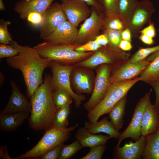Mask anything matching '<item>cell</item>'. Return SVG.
I'll use <instances>...</instances> for the list:
<instances>
[{
  "label": "cell",
  "instance_id": "obj_1",
  "mask_svg": "<svg viewBox=\"0 0 159 159\" xmlns=\"http://www.w3.org/2000/svg\"><path fill=\"white\" fill-rule=\"evenodd\" d=\"M11 45L17 49L19 54L7 58L6 62L10 67L21 71L26 88V95L31 99L42 83L44 71L49 67L52 61L42 57L34 47L21 46L13 40Z\"/></svg>",
  "mask_w": 159,
  "mask_h": 159
},
{
  "label": "cell",
  "instance_id": "obj_2",
  "mask_svg": "<svg viewBox=\"0 0 159 159\" xmlns=\"http://www.w3.org/2000/svg\"><path fill=\"white\" fill-rule=\"evenodd\" d=\"M80 45L56 44L44 41L34 47L43 57L64 65H74L87 59L95 52H79Z\"/></svg>",
  "mask_w": 159,
  "mask_h": 159
},
{
  "label": "cell",
  "instance_id": "obj_3",
  "mask_svg": "<svg viewBox=\"0 0 159 159\" xmlns=\"http://www.w3.org/2000/svg\"><path fill=\"white\" fill-rule=\"evenodd\" d=\"M140 81V77H137L130 80L111 83L102 100L88 112L87 117L89 121L94 122L97 121L102 115L108 113L117 103L127 95L130 88Z\"/></svg>",
  "mask_w": 159,
  "mask_h": 159
},
{
  "label": "cell",
  "instance_id": "obj_4",
  "mask_svg": "<svg viewBox=\"0 0 159 159\" xmlns=\"http://www.w3.org/2000/svg\"><path fill=\"white\" fill-rule=\"evenodd\" d=\"M78 125L77 124L73 126L64 129L52 127L48 129L34 147L13 159H38L46 152L68 140L71 132Z\"/></svg>",
  "mask_w": 159,
  "mask_h": 159
},
{
  "label": "cell",
  "instance_id": "obj_5",
  "mask_svg": "<svg viewBox=\"0 0 159 159\" xmlns=\"http://www.w3.org/2000/svg\"><path fill=\"white\" fill-rule=\"evenodd\" d=\"M32 110L29 118V125L35 130H46L53 127L57 110L53 100L46 98L31 99Z\"/></svg>",
  "mask_w": 159,
  "mask_h": 159
},
{
  "label": "cell",
  "instance_id": "obj_6",
  "mask_svg": "<svg viewBox=\"0 0 159 159\" xmlns=\"http://www.w3.org/2000/svg\"><path fill=\"white\" fill-rule=\"evenodd\" d=\"M130 54L108 45L102 46L85 60L74 65L94 69L104 64H116L127 60Z\"/></svg>",
  "mask_w": 159,
  "mask_h": 159
},
{
  "label": "cell",
  "instance_id": "obj_7",
  "mask_svg": "<svg viewBox=\"0 0 159 159\" xmlns=\"http://www.w3.org/2000/svg\"><path fill=\"white\" fill-rule=\"evenodd\" d=\"M74 65H64L54 61H51L49 67L52 73L51 83L53 90L62 88L68 92L72 96L76 108L80 107L85 96L74 92L70 82V75Z\"/></svg>",
  "mask_w": 159,
  "mask_h": 159
},
{
  "label": "cell",
  "instance_id": "obj_8",
  "mask_svg": "<svg viewBox=\"0 0 159 159\" xmlns=\"http://www.w3.org/2000/svg\"><path fill=\"white\" fill-rule=\"evenodd\" d=\"M111 65L104 64L99 66L96 71L93 90L88 100L84 105L85 109L90 111L102 100L111 84L110 74Z\"/></svg>",
  "mask_w": 159,
  "mask_h": 159
},
{
  "label": "cell",
  "instance_id": "obj_9",
  "mask_svg": "<svg viewBox=\"0 0 159 159\" xmlns=\"http://www.w3.org/2000/svg\"><path fill=\"white\" fill-rule=\"evenodd\" d=\"M152 91L151 89L146 93L137 103L134 110L133 116L129 125L121 133L117 145L120 146L122 141L128 138L136 141L141 136V123L143 116L146 108L151 102L150 95Z\"/></svg>",
  "mask_w": 159,
  "mask_h": 159
},
{
  "label": "cell",
  "instance_id": "obj_10",
  "mask_svg": "<svg viewBox=\"0 0 159 159\" xmlns=\"http://www.w3.org/2000/svg\"><path fill=\"white\" fill-rule=\"evenodd\" d=\"M127 60L116 64V67H114L113 70L111 69V83L117 81L130 80L138 77L151 62L146 59L136 62H130Z\"/></svg>",
  "mask_w": 159,
  "mask_h": 159
},
{
  "label": "cell",
  "instance_id": "obj_11",
  "mask_svg": "<svg viewBox=\"0 0 159 159\" xmlns=\"http://www.w3.org/2000/svg\"><path fill=\"white\" fill-rule=\"evenodd\" d=\"M155 11L153 4L149 0L138 1L127 26L132 37H138L143 27L150 22L152 16Z\"/></svg>",
  "mask_w": 159,
  "mask_h": 159
},
{
  "label": "cell",
  "instance_id": "obj_12",
  "mask_svg": "<svg viewBox=\"0 0 159 159\" xmlns=\"http://www.w3.org/2000/svg\"><path fill=\"white\" fill-rule=\"evenodd\" d=\"M39 29V37L43 39L49 35L63 22L67 20L61 4L52 3L43 14Z\"/></svg>",
  "mask_w": 159,
  "mask_h": 159
},
{
  "label": "cell",
  "instance_id": "obj_13",
  "mask_svg": "<svg viewBox=\"0 0 159 159\" xmlns=\"http://www.w3.org/2000/svg\"><path fill=\"white\" fill-rule=\"evenodd\" d=\"M91 7L90 16L85 20L78 30L76 42L78 45L94 40L104 27V19L98 14V11L95 8Z\"/></svg>",
  "mask_w": 159,
  "mask_h": 159
},
{
  "label": "cell",
  "instance_id": "obj_14",
  "mask_svg": "<svg viewBox=\"0 0 159 159\" xmlns=\"http://www.w3.org/2000/svg\"><path fill=\"white\" fill-rule=\"evenodd\" d=\"M89 68L74 65L70 75L72 88L78 94H92L95 81L93 72Z\"/></svg>",
  "mask_w": 159,
  "mask_h": 159
},
{
  "label": "cell",
  "instance_id": "obj_15",
  "mask_svg": "<svg viewBox=\"0 0 159 159\" xmlns=\"http://www.w3.org/2000/svg\"><path fill=\"white\" fill-rule=\"evenodd\" d=\"M62 8L67 20L77 27L90 15L89 5L81 0H60Z\"/></svg>",
  "mask_w": 159,
  "mask_h": 159
},
{
  "label": "cell",
  "instance_id": "obj_16",
  "mask_svg": "<svg viewBox=\"0 0 159 159\" xmlns=\"http://www.w3.org/2000/svg\"><path fill=\"white\" fill-rule=\"evenodd\" d=\"M78 31L77 27L67 20L43 39L54 44L77 45L76 42Z\"/></svg>",
  "mask_w": 159,
  "mask_h": 159
},
{
  "label": "cell",
  "instance_id": "obj_17",
  "mask_svg": "<svg viewBox=\"0 0 159 159\" xmlns=\"http://www.w3.org/2000/svg\"><path fill=\"white\" fill-rule=\"evenodd\" d=\"M146 143L145 137L141 136L135 142L126 143L122 147L116 145L112 157L115 159H140L142 158Z\"/></svg>",
  "mask_w": 159,
  "mask_h": 159
},
{
  "label": "cell",
  "instance_id": "obj_18",
  "mask_svg": "<svg viewBox=\"0 0 159 159\" xmlns=\"http://www.w3.org/2000/svg\"><path fill=\"white\" fill-rule=\"evenodd\" d=\"M54 0H21L16 2L13 10L19 18L26 20L28 15L32 12L43 13Z\"/></svg>",
  "mask_w": 159,
  "mask_h": 159
},
{
  "label": "cell",
  "instance_id": "obj_19",
  "mask_svg": "<svg viewBox=\"0 0 159 159\" xmlns=\"http://www.w3.org/2000/svg\"><path fill=\"white\" fill-rule=\"evenodd\" d=\"M12 90L8 102L5 108L1 111L0 115L13 112H26L31 113V102L19 90L14 81H10Z\"/></svg>",
  "mask_w": 159,
  "mask_h": 159
},
{
  "label": "cell",
  "instance_id": "obj_20",
  "mask_svg": "<svg viewBox=\"0 0 159 159\" xmlns=\"http://www.w3.org/2000/svg\"><path fill=\"white\" fill-rule=\"evenodd\" d=\"M159 128V115L155 105L150 103L144 112L141 123V135L146 137Z\"/></svg>",
  "mask_w": 159,
  "mask_h": 159
},
{
  "label": "cell",
  "instance_id": "obj_21",
  "mask_svg": "<svg viewBox=\"0 0 159 159\" xmlns=\"http://www.w3.org/2000/svg\"><path fill=\"white\" fill-rule=\"evenodd\" d=\"M75 138L83 147L91 148L95 146L105 145L107 140L111 138L109 135H96L85 127L80 128L77 132Z\"/></svg>",
  "mask_w": 159,
  "mask_h": 159
},
{
  "label": "cell",
  "instance_id": "obj_22",
  "mask_svg": "<svg viewBox=\"0 0 159 159\" xmlns=\"http://www.w3.org/2000/svg\"><path fill=\"white\" fill-rule=\"evenodd\" d=\"M29 112H9L0 115V128L4 131H12L21 125L29 116Z\"/></svg>",
  "mask_w": 159,
  "mask_h": 159
},
{
  "label": "cell",
  "instance_id": "obj_23",
  "mask_svg": "<svg viewBox=\"0 0 159 159\" xmlns=\"http://www.w3.org/2000/svg\"><path fill=\"white\" fill-rule=\"evenodd\" d=\"M84 125L85 127L94 134L103 132L109 135L111 138L118 139L121 133L114 128L111 122L108 120L106 117L98 122L85 121Z\"/></svg>",
  "mask_w": 159,
  "mask_h": 159
},
{
  "label": "cell",
  "instance_id": "obj_24",
  "mask_svg": "<svg viewBox=\"0 0 159 159\" xmlns=\"http://www.w3.org/2000/svg\"><path fill=\"white\" fill-rule=\"evenodd\" d=\"M127 98L126 95L123 97L108 113L110 121L114 128L118 131L121 128L123 124V117L125 114Z\"/></svg>",
  "mask_w": 159,
  "mask_h": 159
},
{
  "label": "cell",
  "instance_id": "obj_25",
  "mask_svg": "<svg viewBox=\"0 0 159 159\" xmlns=\"http://www.w3.org/2000/svg\"><path fill=\"white\" fill-rule=\"evenodd\" d=\"M145 137L146 143L142 158L159 159V128Z\"/></svg>",
  "mask_w": 159,
  "mask_h": 159
},
{
  "label": "cell",
  "instance_id": "obj_26",
  "mask_svg": "<svg viewBox=\"0 0 159 159\" xmlns=\"http://www.w3.org/2000/svg\"><path fill=\"white\" fill-rule=\"evenodd\" d=\"M139 1L138 0H119V15L127 26Z\"/></svg>",
  "mask_w": 159,
  "mask_h": 159
},
{
  "label": "cell",
  "instance_id": "obj_27",
  "mask_svg": "<svg viewBox=\"0 0 159 159\" xmlns=\"http://www.w3.org/2000/svg\"><path fill=\"white\" fill-rule=\"evenodd\" d=\"M139 77L140 81L147 83L159 80V56L150 62Z\"/></svg>",
  "mask_w": 159,
  "mask_h": 159
},
{
  "label": "cell",
  "instance_id": "obj_28",
  "mask_svg": "<svg viewBox=\"0 0 159 159\" xmlns=\"http://www.w3.org/2000/svg\"><path fill=\"white\" fill-rule=\"evenodd\" d=\"M53 90V100L57 109L70 105L73 99L68 92L61 88Z\"/></svg>",
  "mask_w": 159,
  "mask_h": 159
},
{
  "label": "cell",
  "instance_id": "obj_29",
  "mask_svg": "<svg viewBox=\"0 0 159 159\" xmlns=\"http://www.w3.org/2000/svg\"><path fill=\"white\" fill-rule=\"evenodd\" d=\"M70 112V105L57 109L54 117L53 127L59 129L67 128Z\"/></svg>",
  "mask_w": 159,
  "mask_h": 159
},
{
  "label": "cell",
  "instance_id": "obj_30",
  "mask_svg": "<svg viewBox=\"0 0 159 159\" xmlns=\"http://www.w3.org/2000/svg\"><path fill=\"white\" fill-rule=\"evenodd\" d=\"M83 148V147L77 140L69 145H64L61 150L58 159L69 158Z\"/></svg>",
  "mask_w": 159,
  "mask_h": 159
},
{
  "label": "cell",
  "instance_id": "obj_31",
  "mask_svg": "<svg viewBox=\"0 0 159 159\" xmlns=\"http://www.w3.org/2000/svg\"><path fill=\"white\" fill-rule=\"evenodd\" d=\"M104 27L105 29L123 31L127 28V25L119 16L106 17L104 19Z\"/></svg>",
  "mask_w": 159,
  "mask_h": 159
},
{
  "label": "cell",
  "instance_id": "obj_32",
  "mask_svg": "<svg viewBox=\"0 0 159 159\" xmlns=\"http://www.w3.org/2000/svg\"><path fill=\"white\" fill-rule=\"evenodd\" d=\"M158 50L159 45L151 47L141 48L127 60L130 62H136L143 60Z\"/></svg>",
  "mask_w": 159,
  "mask_h": 159
},
{
  "label": "cell",
  "instance_id": "obj_33",
  "mask_svg": "<svg viewBox=\"0 0 159 159\" xmlns=\"http://www.w3.org/2000/svg\"><path fill=\"white\" fill-rule=\"evenodd\" d=\"M119 0H103L102 5L107 17L119 16Z\"/></svg>",
  "mask_w": 159,
  "mask_h": 159
},
{
  "label": "cell",
  "instance_id": "obj_34",
  "mask_svg": "<svg viewBox=\"0 0 159 159\" xmlns=\"http://www.w3.org/2000/svg\"><path fill=\"white\" fill-rule=\"evenodd\" d=\"M122 31L105 29L104 34L107 36L109 42L108 45L117 49H120L119 45L122 38Z\"/></svg>",
  "mask_w": 159,
  "mask_h": 159
},
{
  "label": "cell",
  "instance_id": "obj_35",
  "mask_svg": "<svg viewBox=\"0 0 159 159\" xmlns=\"http://www.w3.org/2000/svg\"><path fill=\"white\" fill-rule=\"evenodd\" d=\"M11 24L9 21H5L1 19L0 20V44H11L13 41L11 36L9 32L8 26Z\"/></svg>",
  "mask_w": 159,
  "mask_h": 159
},
{
  "label": "cell",
  "instance_id": "obj_36",
  "mask_svg": "<svg viewBox=\"0 0 159 159\" xmlns=\"http://www.w3.org/2000/svg\"><path fill=\"white\" fill-rule=\"evenodd\" d=\"M106 149L105 145L95 146L90 148L89 153L80 159H101Z\"/></svg>",
  "mask_w": 159,
  "mask_h": 159
},
{
  "label": "cell",
  "instance_id": "obj_37",
  "mask_svg": "<svg viewBox=\"0 0 159 159\" xmlns=\"http://www.w3.org/2000/svg\"><path fill=\"white\" fill-rule=\"evenodd\" d=\"M19 54L17 49L11 44H0V58L14 57Z\"/></svg>",
  "mask_w": 159,
  "mask_h": 159
},
{
  "label": "cell",
  "instance_id": "obj_38",
  "mask_svg": "<svg viewBox=\"0 0 159 159\" xmlns=\"http://www.w3.org/2000/svg\"><path fill=\"white\" fill-rule=\"evenodd\" d=\"M102 47L94 40H92L77 46L75 49V50L77 52H95Z\"/></svg>",
  "mask_w": 159,
  "mask_h": 159
},
{
  "label": "cell",
  "instance_id": "obj_39",
  "mask_svg": "<svg viewBox=\"0 0 159 159\" xmlns=\"http://www.w3.org/2000/svg\"><path fill=\"white\" fill-rule=\"evenodd\" d=\"M64 143H61L54 148L43 154L38 159H58Z\"/></svg>",
  "mask_w": 159,
  "mask_h": 159
},
{
  "label": "cell",
  "instance_id": "obj_40",
  "mask_svg": "<svg viewBox=\"0 0 159 159\" xmlns=\"http://www.w3.org/2000/svg\"><path fill=\"white\" fill-rule=\"evenodd\" d=\"M43 14L32 12L29 14L26 20L31 24L35 26H40L43 21Z\"/></svg>",
  "mask_w": 159,
  "mask_h": 159
},
{
  "label": "cell",
  "instance_id": "obj_41",
  "mask_svg": "<svg viewBox=\"0 0 159 159\" xmlns=\"http://www.w3.org/2000/svg\"><path fill=\"white\" fill-rule=\"evenodd\" d=\"M140 32L153 38L156 35L155 29L153 23L150 22L149 25L141 30Z\"/></svg>",
  "mask_w": 159,
  "mask_h": 159
},
{
  "label": "cell",
  "instance_id": "obj_42",
  "mask_svg": "<svg viewBox=\"0 0 159 159\" xmlns=\"http://www.w3.org/2000/svg\"><path fill=\"white\" fill-rule=\"evenodd\" d=\"M153 88L155 93V105L158 108L159 103V80L148 83Z\"/></svg>",
  "mask_w": 159,
  "mask_h": 159
},
{
  "label": "cell",
  "instance_id": "obj_43",
  "mask_svg": "<svg viewBox=\"0 0 159 159\" xmlns=\"http://www.w3.org/2000/svg\"><path fill=\"white\" fill-rule=\"evenodd\" d=\"M87 4L89 6L95 8L98 12L103 10L102 6L97 0H81Z\"/></svg>",
  "mask_w": 159,
  "mask_h": 159
},
{
  "label": "cell",
  "instance_id": "obj_44",
  "mask_svg": "<svg viewBox=\"0 0 159 159\" xmlns=\"http://www.w3.org/2000/svg\"><path fill=\"white\" fill-rule=\"evenodd\" d=\"M94 40L102 46H106L109 43L108 39L106 35L104 34L98 35Z\"/></svg>",
  "mask_w": 159,
  "mask_h": 159
},
{
  "label": "cell",
  "instance_id": "obj_45",
  "mask_svg": "<svg viewBox=\"0 0 159 159\" xmlns=\"http://www.w3.org/2000/svg\"><path fill=\"white\" fill-rule=\"evenodd\" d=\"M119 48L124 51H130L132 48L131 42L122 39L119 45Z\"/></svg>",
  "mask_w": 159,
  "mask_h": 159
},
{
  "label": "cell",
  "instance_id": "obj_46",
  "mask_svg": "<svg viewBox=\"0 0 159 159\" xmlns=\"http://www.w3.org/2000/svg\"><path fill=\"white\" fill-rule=\"evenodd\" d=\"M0 158L12 159L9 156L6 145L1 146L0 148Z\"/></svg>",
  "mask_w": 159,
  "mask_h": 159
},
{
  "label": "cell",
  "instance_id": "obj_47",
  "mask_svg": "<svg viewBox=\"0 0 159 159\" xmlns=\"http://www.w3.org/2000/svg\"><path fill=\"white\" fill-rule=\"evenodd\" d=\"M139 38L143 43L148 45H152L154 43L153 38L143 34L141 33Z\"/></svg>",
  "mask_w": 159,
  "mask_h": 159
},
{
  "label": "cell",
  "instance_id": "obj_48",
  "mask_svg": "<svg viewBox=\"0 0 159 159\" xmlns=\"http://www.w3.org/2000/svg\"><path fill=\"white\" fill-rule=\"evenodd\" d=\"M132 35L130 29L126 28L122 31V39L131 43Z\"/></svg>",
  "mask_w": 159,
  "mask_h": 159
},
{
  "label": "cell",
  "instance_id": "obj_49",
  "mask_svg": "<svg viewBox=\"0 0 159 159\" xmlns=\"http://www.w3.org/2000/svg\"><path fill=\"white\" fill-rule=\"evenodd\" d=\"M159 56V50L149 55L146 59L149 61L152 62Z\"/></svg>",
  "mask_w": 159,
  "mask_h": 159
},
{
  "label": "cell",
  "instance_id": "obj_50",
  "mask_svg": "<svg viewBox=\"0 0 159 159\" xmlns=\"http://www.w3.org/2000/svg\"><path fill=\"white\" fill-rule=\"evenodd\" d=\"M6 9L5 5L3 0H0V10L4 11Z\"/></svg>",
  "mask_w": 159,
  "mask_h": 159
},
{
  "label": "cell",
  "instance_id": "obj_51",
  "mask_svg": "<svg viewBox=\"0 0 159 159\" xmlns=\"http://www.w3.org/2000/svg\"><path fill=\"white\" fill-rule=\"evenodd\" d=\"M97 0L100 3V4L102 5L103 0Z\"/></svg>",
  "mask_w": 159,
  "mask_h": 159
},
{
  "label": "cell",
  "instance_id": "obj_52",
  "mask_svg": "<svg viewBox=\"0 0 159 159\" xmlns=\"http://www.w3.org/2000/svg\"><path fill=\"white\" fill-rule=\"evenodd\" d=\"M157 110H158V115H159V105H158V108H157Z\"/></svg>",
  "mask_w": 159,
  "mask_h": 159
},
{
  "label": "cell",
  "instance_id": "obj_53",
  "mask_svg": "<svg viewBox=\"0 0 159 159\" xmlns=\"http://www.w3.org/2000/svg\"><path fill=\"white\" fill-rule=\"evenodd\" d=\"M157 31H159V28L158 29Z\"/></svg>",
  "mask_w": 159,
  "mask_h": 159
}]
</instances>
